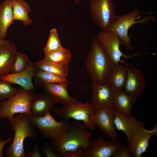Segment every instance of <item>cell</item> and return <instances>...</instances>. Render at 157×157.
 Listing matches in <instances>:
<instances>
[{
    "label": "cell",
    "instance_id": "1",
    "mask_svg": "<svg viewBox=\"0 0 157 157\" xmlns=\"http://www.w3.org/2000/svg\"><path fill=\"white\" fill-rule=\"evenodd\" d=\"M71 123L68 130L59 139L51 142L53 151L58 157L80 149L85 151L91 145L90 139L93 133L76 120H73Z\"/></svg>",
    "mask_w": 157,
    "mask_h": 157
},
{
    "label": "cell",
    "instance_id": "22",
    "mask_svg": "<svg viewBox=\"0 0 157 157\" xmlns=\"http://www.w3.org/2000/svg\"><path fill=\"white\" fill-rule=\"evenodd\" d=\"M128 65L119 63L115 65L107 80L116 91L123 89L126 80Z\"/></svg>",
    "mask_w": 157,
    "mask_h": 157
},
{
    "label": "cell",
    "instance_id": "23",
    "mask_svg": "<svg viewBox=\"0 0 157 157\" xmlns=\"http://www.w3.org/2000/svg\"><path fill=\"white\" fill-rule=\"evenodd\" d=\"M13 15L14 20L22 21L25 26H28L32 22L28 13L31 11L27 2L23 0H13Z\"/></svg>",
    "mask_w": 157,
    "mask_h": 157
},
{
    "label": "cell",
    "instance_id": "36",
    "mask_svg": "<svg viewBox=\"0 0 157 157\" xmlns=\"http://www.w3.org/2000/svg\"><path fill=\"white\" fill-rule=\"evenodd\" d=\"M74 3L77 6H78L80 2V0H73Z\"/></svg>",
    "mask_w": 157,
    "mask_h": 157
},
{
    "label": "cell",
    "instance_id": "6",
    "mask_svg": "<svg viewBox=\"0 0 157 157\" xmlns=\"http://www.w3.org/2000/svg\"><path fill=\"white\" fill-rule=\"evenodd\" d=\"M34 93L21 87L13 97L0 102V119L10 122L16 114L25 113L31 116L30 104Z\"/></svg>",
    "mask_w": 157,
    "mask_h": 157
},
{
    "label": "cell",
    "instance_id": "25",
    "mask_svg": "<svg viewBox=\"0 0 157 157\" xmlns=\"http://www.w3.org/2000/svg\"><path fill=\"white\" fill-rule=\"evenodd\" d=\"M33 78L37 85L40 87L45 84L59 83L67 81L66 78L35 67Z\"/></svg>",
    "mask_w": 157,
    "mask_h": 157
},
{
    "label": "cell",
    "instance_id": "30",
    "mask_svg": "<svg viewBox=\"0 0 157 157\" xmlns=\"http://www.w3.org/2000/svg\"><path fill=\"white\" fill-rule=\"evenodd\" d=\"M112 156L113 157H131L128 147L123 144L115 152Z\"/></svg>",
    "mask_w": 157,
    "mask_h": 157
},
{
    "label": "cell",
    "instance_id": "32",
    "mask_svg": "<svg viewBox=\"0 0 157 157\" xmlns=\"http://www.w3.org/2000/svg\"><path fill=\"white\" fill-rule=\"evenodd\" d=\"M63 157H87L84 151L82 149L71 152H68L65 154Z\"/></svg>",
    "mask_w": 157,
    "mask_h": 157
},
{
    "label": "cell",
    "instance_id": "24",
    "mask_svg": "<svg viewBox=\"0 0 157 157\" xmlns=\"http://www.w3.org/2000/svg\"><path fill=\"white\" fill-rule=\"evenodd\" d=\"M35 67L42 70L67 78L69 73V65H63L43 59L33 63Z\"/></svg>",
    "mask_w": 157,
    "mask_h": 157
},
{
    "label": "cell",
    "instance_id": "21",
    "mask_svg": "<svg viewBox=\"0 0 157 157\" xmlns=\"http://www.w3.org/2000/svg\"><path fill=\"white\" fill-rule=\"evenodd\" d=\"M13 0H5L0 5V38L5 39L8 28L13 24Z\"/></svg>",
    "mask_w": 157,
    "mask_h": 157
},
{
    "label": "cell",
    "instance_id": "29",
    "mask_svg": "<svg viewBox=\"0 0 157 157\" xmlns=\"http://www.w3.org/2000/svg\"><path fill=\"white\" fill-rule=\"evenodd\" d=\"M12 83L4 81L0 77V100L10 99L15 96L18 89L12 86Z\"/></svg>",
    "mask_w": 157,
    "mask_h": 157
},
{
    "label": "cell",
    "instance_id": "9",
    "mask_svg": "<svg viewBox=\"0 0 157 157\" xmlns=\"http://www.w3.org/2000/svg\"><path fill=\"white\" fill-rule=\"evenodd\" d=\"M96 37L115 65L121 63L130 67L133 66L122 59L121 58L127 60L138 55V54L135 53L133 54H125L122 52L119 47L121 45L123 44V42L115 33L112 31L102 30Z\"/></svg>",
    "mask_w": 157,
    "mask_h": 157
},
{
    "label": "cell",
    "instance_id": "7",
    "mask_svg": "<svg viewBox=\"0 0 157 157\" xmlns=\"http://www.w3.org/2000/svg\"><path fill=\"white\" fill-rule=\"evenodd\" d=\"M31 120L38 131L45 138L55 141L60 138L71 126V122L56 121L48 112L39 117H31Z\"/></svg>",
    "mask_w": 157,
    "mask_h": 157
},
{
    "label": "cell",
    "instance_id": "31",
    "mask_svg": "<svg viewBox=\"0 0 157 157\" xmlns=\"http://www.w3.org/2000/svg\"><path fill=\"white\" fill-rule=\"evenodd\" d=\"M41 150L47 157H58L53 151L51 144L48 143H45Z\"/></svg>",
    "mask_w": 157,
    "mask_h": 157
},
{
    "label": "cell",
    "instance_id": "14",
    "mask_svg": "<svg viewBox=\"0 0 157 157\" xmlns=\"http://www.w3.org/2000/svg\"><path fill=\"white\" fill-rule=\"evenodd\" d=\"M113 111L115 116L114 123L115 128L125 133L128 145L133 134L141 128L144 127L146 124L138 121L132 115H126L121 114L115 108L113 109Z\"/></svg>",
    "mask_w": 157,
    "mask_h": 157
},
{
    "label": "cell",
    "instance_id": "27",
    "mask_svg": "<svg viewBox=\"0 0 157 157\" xmlns=\"http://www.w3.org/2000/svg\"><path fill=\"white\" fill-rule=\"evenodd\" d=\"M29 61L27 55L17 51L10 73H16L25 70L27 67Z\"/></svg>",
    "mask_w": 157,
    "mask_h": 157
},
{
    "label": "cell",
    "instance_id": "12",
    "mask_svg": "<svg viewBox=\"0 0 157 157\" xmlns=\"http://www.w3.org/2000/svg\"><path fill=\"white\" fill-rule=\"evenodd\" d=\"M113 108H96L93 121L95 125L97 126L99 129L103 131L106 137H110L113 140L115 141L117 133L114 123L115 116Z\"/></svg>",
    "mask_w": 157,
    "mask_h": 157
},
{
    "label": "cell",
    "instance_id": "33",
    "mask_svg": "<svg viewBox=\"0 0 157 157\" xmlns=\"http://www.w3.org/2000/svg\"><path fill=\"white\" fill-rule=\"evenodd\" d=\"M26 157H41L39 151V147L37 143L35 144L33 150L26 156Z\"/></svg>",
    "mask_w": 157,
    "mask_h": 157
},
{
    "label": "cell",
    "instance_id": "10",
    "mask_svg": "<svg viewBox=\"0 0 157 157\" xmlns=\"http://www.w3.org/2000/svg\"><path fill=\"white\" fill-rule=\"evenodd\" d=\"M91 103L96 108H114L113 101L116 91L107 81L102 83H93Z\"/></svg>",
    "mask_w": 157,
    "mask_h": 157
},
{
    "label": "cell",
    "instance_id": "16",
    "mask_svg": "<svg viewBox=\"0 0 157 157\" xmlns=\"http://www.w3.org/2000/svg\"><path fill=\"white\" fill-rule=\"evenodd\" d=\"M68 83L69 82L67 81L59 83L45 84L40 87L50 96L55 104L66 105L78 102L76 99L71 97L68 94Z\"/></svg>",
    "mask_w": 157,
    "mask_h": 157
},
{
    "label": "cell",
    "instance_id": "4",
    "mask_svg": "<svg viewBox=\"0 0 157 157\" xmlns=\"http://www.w3.org/2000/svg\"><path fill=\"white\" fill-rule=\"evenodd\" d=\"M142 14L140 10L134 9L125 15H116L107 31H112L115 33L123 42L124 47L129 50L132 51L134 47L131 44V37L128 35L129 28L136 24H147L156 20L154 16L148 15L137 20L142 17Z\"/></svg>",
    "mask_w": 157,
    "mask_h": 157
},
{
    "label": "cell",
    "instance_id": "13",
    "mask_svg": "<svg viewBox=\"0 0 157 157\" xmlns=\"http://www.w3.org/2000/svg\"><path fill=\"white\" fill-rule=\"evenodd\" d=\"M128 68L124 91L137 98L144 92L146 87L144 76L142 71L133 65Z\"/></svg>",
    "mask_w": 157,
    "mask_h": 157
},
{
    "label": "cell",
    "instance_id": "37",
    "mask_svg": "<svg viewBox=\"0 0 157 157\" xmlns=\"http://www.w3.org/2000/svg\"><path fill=\"white\" fill-rule=\"evenodd\" d=\"M1 101L0 100V102H1Z\"/></svg>",
    "mask_w": 157,
    "mask_h": 157
},
{
    "label": "cell",
    "instance_id": "11",
    "mask_svg": "<svg viewBox=\"0 0 157 157\" xmlns=\"http://www.w3.org/2000/svg\"><path fill=\"white\" fill-rule=\"evenodd\" d=\"M142 127L132 135L128 145L131 157H140L146 152L149 146V141L151 137L157 135V125L151 130Z\"/></svg>",
    "mask_w": 157,
    "mask_h": 157
},
{
    "label": "cell",
    "instance_id": "18",
    "mask_svg": "<svg viewBox=\"0 0 157 157\" xmlns=\"http://www.w3.org/2000/svg\"><path fill=\"white\" fill-rule=\"evenodd\" d=\"M55 104L50 96L45 92L34 93L31 102V117L44 115L53 109Z\"/></svg>",
    "mask_w": 157,
    "mask_h": 157
},
{
    "label": "cell",
    "instance_id": "3",
    "mask_svg": "<svg viewBox=\"0 0 157 157\" xmlns=\"http://www.w3.org/2000/svg\"><path fill=\"white\" fill-rule=\"evenodd\" d=\"M31 117L25 113H19L9 122L15 135L12 143L5 150L7 157H26L24 146L25 140L28 138L35 139L38 136Z\"/></svg>",
    "mask_w": 157,
    "mask_h": 157
},
{
    "label": "cell",
    "instance_id": "19",
    "mask_svg": "<svg viewBox=\"0 0 157 157\" xmlns=\"http://www.w3.org/2000/svg\"><path fill=\"white\" fill-rule=\"evenodd\" d=\"M17 51L14 43L9 40L0 47V77L10 73Z\"/></svg>",
    "mask_w": 157,
    "mask_h": 157
},
{
    "label": "cell",
    "instance_id": "28",
    "mask_svg": "<svg viewBox=\"0 0 157 157\" xmlns=\"http://www.w3.org/2000/svg\"><path fill=\"white\" fill-rule=\"evenodd\" d=\"M62 47L59 39L57 30L55 28L51 29L46 44L44 48V54L47 53Z\"/></svg>",
    "mask_w": 157,
    "mask_h": 157
},
{
    "label": "cell",
    "instance_id": "35",
    "mask_svg": "<svg viewBox=\"0 0 157 157\" xmlns=\"http://www.w3.org/2000/svg\"><path fill=\"white\" fill-rule=\"evenodd\" d=\"M8 40L0 38V47L8 42Z\"/></svg>",
    "mask_w": 157,
    "mask_h": 157
},
{
    "label": "cell",
    "instance_id": "2",
    "mask_svg": "<svg viewBox=\"0 0 157 157\" xmlns=\"http://www.w3.org/2000/svg\"><path fill=\"white\" fill-rule=\"evenodd\" d=\"M86 70L93 83L107 81L115 65L95 35L85 60Z\"/></svg>",
    "mask_w": 157,
    "mask_h": 157
},
{
    "label": "cell",
    "instance_id": "17",
    "mask_svg": "<svg viewBox=\"0 0 157 157\" xmlns=\"http://www.w3.org/2000/svg\"><path fill=\"white\" fill-rule=\"evenodd\" d=\"M35 69L33 63L31 61L25 70L16 73H10L0 78L4 81L18 85L24 90L33 91L35 89L32 82Z\"/></svg>",
    "mask_w": 157,
    "mask_h": 157
},
{
    "label": "cell",
    "instance_id": "34",
    "mask_svg": "<svg viewBox=\"0 0 157 157\" xmlns=\"http://www.w3.org/2000/svg\"><path fill=\"white\" fill-rule=\"evenodd\" d=\"M13 138L10 137L6 140H2L0 139V157L3 156V150L5 145L12 140Z\"/></svg>",
    "mask_w": 157,
    "mask_h": 157
},
{
    "label": "cell",
    "instance_id": "15",
    "mask_svg": "<svg viewBox=\"0 0 157 157\" xmlns=\"http://www.w3.org/2000/svg\"><path fill=\"white\" fill-rule=\"evenodd\" d=\"M91 142L90 147L85 151L87 157H111L123 144L115 141H108L103 137Z\"/></svg>",
    "mask_w": 157,
    "mask_h": 157
},
{
    "label": "cell",
    "instance_id": "26",
    "mask_svg": "<svg viewBox=\"0 0 157 157\" xmlns=\"http://www.w3.org/2000/svg\"><path fill=\"white\" fill-rule=\"evenodd\" d=\"M72 56L69 50L62 47L44 55L43 60L63 65H69Z\"/></svg>",
    "mask_w": 157,
    "mask_h": 157
},
{
    "label": "cell",
    "instance_id": "5",
    "mask_svg": "<svg viewBox=\"0 0 157 157\" xmlns=\"http://www.w3.org/2000/svg\"><path fill=\"white\" fill-rule=\"evenodd\" d=\"M95 109L91 103L78 102L53 108V110L60 117V120L69 121L72 119L81 121L87 129L94 131L95 124L93 117Z\"/></svg>",
    "mask_w": 157,
    "mask_h": 157
},
{
    "label": "cell",
    "instance_id": "8",
    "mask_svg": "<svg viewBox=\"0 0 157 157\" xmlns=\"http://www.w3.org/2000/svg\"><path fill=\"white\" fill-rule=\"evenodd\" d=\"M90 5L92 20L102 31H107L116 15L113 0H90Z\"/></svg>",
    "mask_w": 157,
    "mask_h": 157
},
{
    "label": "cell",
    "instance_id": "20",
    "mask_svg": "<svg viewBox=\"0 0 157 157\" xmlns=\"http://www.w3.org/2000/svg\"><path fill=\"white\" fill-rule=\"evenodd\" d=\"M137 98L127 94L123 89L117 91L113 99L114 107L122 114L131 115L132 107Z\"/></svg>",
    "mask_w": 157,
    "mask_h": 157
}]
</instances>
